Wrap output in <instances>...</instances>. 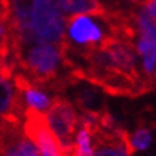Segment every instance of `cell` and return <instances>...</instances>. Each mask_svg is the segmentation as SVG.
Listing matches in <instances>:
<instances>
[{
	"label": "cell",
	"instance_id": "4",
	"mask_svg": "<svg viewBox=\"0 0 156 156\" xmlns=\"http://www.w3.org/2000/svg\"><path fill=\"white\" fill-rule=\"evenodd\" d=\"M0 156H40L33 143L14 125L0 120Z\"/></svg>",
	"mask_w": 156,
	"mask_h": 156
},
{
	"label": "cell",
	"instance_id": "5",
	"mask_svg": "<svg viewBox=\"0 0 156 156\" xmlns=\"http://www.w3.org/2000/svg\"><path fill=\"white\" fill-rule=\"evenodd\" d=\"M24 102L12 79L0 75V120L22 125L24 115Z\"/></svg>",
	"mask_w": 156,
	"mask_h": 156
},
{
	"label": "cell",
	"instance_id": "6",
	"mask_svg": "<svg viewBox=\"0 0 156 156\" xmlns=\"http://www.w3.org/2000/svg\"><path fill=\"white\" fill-rule=\"evenodd\" d=\"M108 10L100 0H69V17L72 16H103Z\"/></svg>",
	"mask_w": 156,
	"mask_h": 156
},
{
	"label": "cell",
	"instance_id": "8",
	"mask_svg": "<svg viewBox=\"0 0 156 156\" xmlns=\"http://www.w3.org/2000/svg\"><path fill=\"white\" fill-rule=\"evenodd\" d=\"M142 10L146 13V16L151 20V23L156 29V0H145Z\"/></svg>",
	"mask_w": 156,
	"mask_h": 156
},
{
	"label": "cell",
	"instance_id": "3",
	"mask_svg": "<svg viewBox=\"0 0 156 156\" xmlns=\"http://www.w3.org/2000/svg\"><path fill=\"white\" fill-rule=\"evenodd\" d=\"M23 133L37 149L40 156H65L60 142L50 129L43 112L32 108L24 109Z\"/></svg>",
	"mask_w": 156,
	"mask_h": 156
},
{
	"label": "cell",
	"instance_id": "9",
	"mask_svg": "<svg viewBox=\"0 0 156 156\" xmlns=\"http://www.w3.org/2000/svg\"><path fill=\"white\" fill-rule=\"evenodd\" d=\"M130 2H135V3H136V2H139V0H130Z\"/></svg>",
	"mask_w": 156,
	"mask_h": 156
},
{
	"label": "cell",
	"instance_id": "1",
	"mask_svg": "<svg viewBox=\"0 0 156 156\" xmlns=\"http://www.w3.org/2000/svg\"><path fill=\"white\" fill-rule=\"evenodd\" d=\"M10 62L16 69L22 70V75H24L34 86L40 89H50L60 79L66 77L67 75H62L63 69L70 72L66 57V44H30L10 53Z\"/></svg>",
	"mask_w": 156,
	"mask_h": 156
},
{
	"label": "cell",
	"instance_id": "7",
	"mask_svg": "<svg viewBox=\"0 0 156 156\" xmlns=\"http://www.w3.org/2000/svg\"><path fill=\"white\" fill-rule=\"evenodd\" d=\"M129 140H130V147H132L133 153L139 151H145L152 143L151 129L146 126H139L132 135L129 133Z\"/></svg>",
	"mask_w": 156,
	"mask_h": 156
},
{
	"label": "cell",
	"instance_id": "2",
	"mask_svg": "<svg viewBox=\"0 0 156 156\" xmlns=\"http://www.w3.org/2000/svg\"><path fill=\"white\" fill-rule=\"evenodd\" d=\"M46 119L50 129L60 142L65 156L69 155L79 128V115L75 105L63 96H55L48 109Z\"/></svg>",
	"mask_w": 156,
	"mask_h": 156
}]
</instances>
